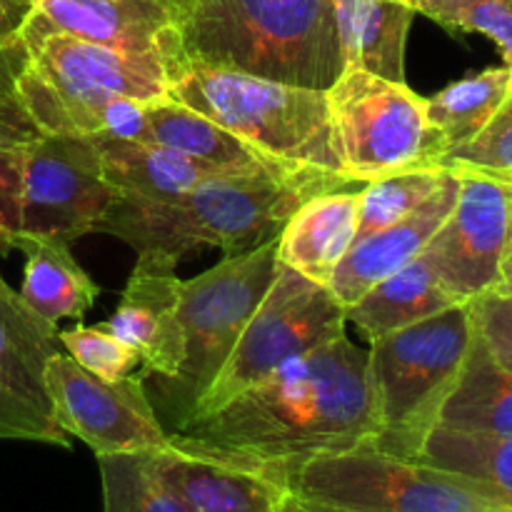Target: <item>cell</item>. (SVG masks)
Instances as JSON below:
<instances>
[{
    "instance_id": "cell-23",
    "label": "cell",
    "mask_w": 512,
    "mask_h": 512,
    "mask_svg": "<svg viewBox=\"0 0 512 512\" xmlns=\"http://www.w3.org/2000/svg\"><path fill=\"white\" fill-rule=\"evenodd\" d=\"M415 15L408 0H335L345 68L405 83V48Z\"/></svg>"
},
{
    "instance_id": "cell-44",
    "label": "cell",
    "mask_w": 512,
    "mask_h": 512,
    "mask_svg": "<svg viewBox=\"0 0 512 512\" xmlns=\"http://www.w3.org/2000/svg\"><path fill=\"white\" fill-rule=\"evenodd\" d=\"M13 108H15V105H13Z\"/></svg>"
},
{
    "instance_id": "cell-7",
    "label": "cell",
    "mask_w": 512,
    "mask_h": 512,
    "mask_svg": "<svg viewBox=\"0 0 512 512\" xmlns=\"http://www.w3.org/2000/svg\"><path fill=\"white\" fill-rule=\"evenodd\" d=\"M278 268V235L215 268L180 280V328L185 355L178 375L160 383V413L168 433L188 423L213 380L228 363L250 315L268 293Z\"/></svg>"
},
{
    "instance_id": "cell-24",
    "label": "cell",
    "mask_w": 512,
    "mask_h": 512,
    "mask_svg": "<svg viewBox=\"0 0 512 512\" xmlns=\"http://www.w3.org/2000/svg\"><path fill=\"white\" fill-rule=\"evenodd\" d=\"M455 305H463V300L445 288L433 265L425 260V255H420L398 273L375 283L363 298L345 308V318L365 335L368 343H373L383 335L433 318Z\"/></svg>"
},
{
    "instance_id": "cell-32",
    "label": "cell",
    "mask_w": 512,
    "mask_h": 512,
    "mask_svg": "<svg viewBox=\"0 0 512 512\" xmlns=\"http://www.w3.org/2000/svg\"><path fill=\"white\" fill-rule=\"evenodd\" d=\"M60 343L75 363L108 380L128 378L140 365V355L115 338L105 325H75L60 330Z\"/></svg>"
},
{
    "instance_id": "cell-28",
    "label": "cell",
    "mask_w": 512,
    "mask_h": 512,
    "mask_svg": "<svg viewBox=\"0 0 512 512\" xmlns=\"http://www.w3.org/2000/svg\"><path fill=\"white\" fill-rule=\"evenodd\" d=\"M150 453L100 455L103 512H190L160 483Z\"/></svg>"
},
{
    "instance_id": "cell-22",
    "label": "cell",
    "mask_w": 512,
    "mask_h": 512,
    "mask_svg": "<svg viewBox=\"0 0 512 512\" xmlns=\"http://www.w3.org/2000/svg\"><path fill=\"white\" fill-rule=\"evenodd\" d=\"M15 250L25 255L20 298L30 310L58 325L83 320L98 300L100 288L70 253V243L55 235L18 233Z\"/></svg>"
},
{
    "instance_id": "cell-39",
    "label": "cell",
    "mask_w": 512,
    "mask_h": 512,
    "mask_svg": "<svg viewBox=\"0 0 512 512\" xmlns=\"http://www.w3.org/2000/svg\"><path fill=\"white\" fill-rule=\"evenodd\" d=\"M512 288V215H510V228H508V243H505L503 253V280L495 290H510Z\"/></svg>"
},
{
    "instance_id": "cell-13",
    "label": "cell",
    "mask_w": 512,
    "mask_h": 512,
    "mask_svg": "<svg viewBox=\"0 0 512 512\" xmlns=\"http://www.w3.org/2000/svg\"><path fill=\"white\" fill-rule=\"evenodd\" d=\"M60 350L58 325L30 310L0 278V440L70 448L73 438L55 423L45 378Z\"/></svg>"
},
{
    "instance_id": "cell-2",
    "label": "cell",
    "mask_w": 512,
    "mask_h": 512,
    "mask_svg": "<svg viewBox=\"0 0 512 512\" xmlns=\"http://www.w3.org/2000/svg\"><path fill=\"white\" fill-rule=\"evenodd\" d=\"M318 193L323 190L270 175L223 173L173 203L118 195L98 233L128 243L138 263L175 270L185 255L205 245L220 248L225 258L258 248L280 235L300 203Z\"/></svg>"
},
{
    "instance_id": "cell-37",
    "label": "cell",
    "mask_w": 512,
    "mask_h": 512,
    "mask_svg": "<svg viewBox=\"0 0 512 512\" xmlns=\"http://www.w3.org/2000/svg\"><path fill=\"white\" fill-rule=\"evenodd\" d=\"M30 13V5L23 0H0V38H13L18 35L25 15Z\"/></svg>"
},
{
    "instance_id": "cell-9",
    "label": "cell",
    "mask_w": 512,
    "mask_h": 512,
    "mask_svg": "<svg viewBox=\"0 0 512 512\" xmlns=\"http://www.w3.org/2000/svg\"><path fill=\"white\" fill-rule=\"evenodd\" d=\"M340 158L353 183L385 175L440 168L445 145L425 110V98L408 83L345 68L328 88Z\"/></svg>"
},
{
    "instance_id": "cell-1",
    "label": "cell",
    "mask_w": 512,
    "mask_h": 512,
    "mask_svg": "<svg viewBox=\"0 0 512 512\" xmlns=\"http://www.w3.org/2000/svg\"><path fill=\"white\" fill-rule=\"evenodd\" d=\"M378 438L368 350L345 333L170 433L178 448L280 480L305 460L375 445Z\"/></svg>"
},
{
    "instance_id": "cell-3",
    "label": "cell",
    "mask_w": 512,
    "mask_h": 512,
    "mask_svg": "<svg viewBox=\"0 0 512 512\" xmlns=\"http://www.w3.org/2000/svg\"><path fill=\"white\" fill-rule=\"evenodd\" d=\"M188 60L328 90L343 75L335 0H178Z\"/></svg>"
},
{
    "instance_id": "cell-41",
    "label": "cell",
    "mask_w": 512,
    "mask_h": 512,
    "mask_svg": "<svg viewBox=\"0 0 512 512\" xmlns=\"http://www.w3.org/2000/svg\"><path fill=\"white\" fill-rule=\"evenodd\" d=\"M498 293H512V288L510 290H498Z\"/></svg>"
},
{
    "instance_id": "cell-33",
    "label": "cell",
    "mask_w": 512,
    "mask_h": 512,
    "mask_svg": "<svg viewBox=\"0 0 512 512\" xmlns=\"http://www.w3.org/2000/svg\"><path fill=\"white\" fill-rule=\"evenodd\" d=\"M25 143V140H23ZM23 143L0 138V255L15 250L23 203Z\"/></svg>"
},
{
    "instance_id": "cell-10",
    "label": "cell",
    "mask_w": 512,
    "mask_h": 512,
    "mask_svg": "<svg viewBox=\"0 0 512 512\" xmlns=\"http://www.w3.org/2000/svg\"><path fill=\"white\" fill-rule=\"evenodd\" d=\"M345 323V308L325 285L313 283L278 260L268 293L190 418L213 413L285 365L340 338Z\"/></svg>"
},
{
    "instance_id": "cell-21",
    "label": "cell",
    "mask_w": 512,
    "mask_h": 512,
    "mask_svg": "<svg viewBox=\"0 0 512 512\" xmlns=\"http://www.w3.org/2000/svg\"><path fill=\"white\" fill-rule=\"evenodd\" d=\"M103 178L120 198L173 203L223 170L158 143L95 138ZM233 175V173H230Z\"/></svg>"
},
{
    "instance_id": "cell-16",
    "label": "cell",
    "mask_w": 512,
    "mask_h": 512,
    "mask_svg": "<svg viewBox=\"0 0 512 512\" xmlns=\"http://www.w3.org/2000/svg\"><path fill=\"white\" fill-rule=\"evenodd\" d=\"M178 308L180 278L175 270L135 263L118 308L103 323L140 355L145 378L155 375L158 383L173 380L183 365L185 338Z\"/></svg>"
},
{
    "instance_id": "cell-15",
    "label": "cell",
    "mask_w": 512,
    "mask_h": 512,
    "mask_svg": "<svg viewBox=\"0 0 512 512\" xmlns=\"http://www.w3.org/2000/svg\"><path fill=\"white\" fill-rule=\"evenodd\" d=\"M55 30L148 60L173 78L185 65L178 0H33Z\"/></svg>"
},
{
    "instance_id": "cell-35",
    "label": "cell",
    "mask_w": 512,
    "mask_h": 512,
    "mask_svg": "<svg viewBox=\"0 0 512 512\" xmlns=\"http://www.w3.org/2000/svg\"><path fill=\"white\" fill-rule=\"evenodd\" d=\"M148 105L135 98L108 100L103 108V130L98 138H120V140H148Z\"/></svg>"
},
{
    "instance_id": "cell-26",
    "label": "cell",
    "mask_w": 512,
    "mask_h": 512,
    "mask_svg": "<svg viewBox=\"0 0 512 512\" xmlns=\"http://www.w3.org/2000/svg\"><path fill=\"white\" fill-rule=\"evenodd\" d=\"M415 460L475 480L512 503V435L465 433L435 425Z\"/></svg>"
},
{
    "instance_id": "cell-34",
    "label": "cell",
    "mask_w": 512,
    "mask_h": 512,
    "mask_svg": "<svg viewBox=\"0 0 512 512\" xmlns=\"http://www.w3.org/2000/svg\"><path fill=\"white\" fill-rule=\"evenodd\" d=\"M473 325L493 358L512 370V293H490L470 300Z\"/></svg>"
},
{
    "instance_id": "cell-29",
    "label": "cell",
    "mask_w": 512,
    "mask_h": 512,
    "mask_svg": "<svg viewBox=\"0 0 512 512\" xmlns=\"http://www.w3.org/2000/svg\"><path fill=\"white\" fill-rule=\"evenodd\" d=\"M445 173L448 168H420L365 183L358 198V238L408 218L440 188Z\"/></svg>"
},
{
    "instance_id": "cell-17",
    "label": "cell",
    "mask_w": 512,
    "mask_h": 512,
    "mask_svg": "<svg viewBox=\"0 0 512 512\" xmlns=\"http://www.w3.org/2000/svg\"><path fill=\"white\" fill-rule=\"evenodd\" d=\"M160 483L190 512H278L290 495L285 480L263 470L190 453L170 443L150 453Z\"/></svg>"
},
{
    "instance_id": "cell-5",
    "label": "cell",
    "mask_w": 512,
    "mask_h": 512,
    "mask_svg": "<svg viewBox=\"0 0 512 512\" xmlns=\"http://www.w3.org/2000/svg\"><path fill=\"white\" fill-rule=\"evenodd\" d=\"M18 38L28 63L15 98L40 133L98 138L108 100L118 95L140 103L170 100L168 70L55 30L35 10L25 15Z\"/></svg>"
},
{
    "instance_id": "cell-6",
    "label": "cell",
    "mask_w": 512,
    "mask_h": 512,
    "mask_svg": "<svg viewBox=\"0 0 512 512\" xmlns=\"http://www.w3.org/2000/svg\"><path fill=\"white\" fill-rule=\"evenodd\" d=\"M473 335L470 303H463L370 343L368 375L380 415L373 448L418 455L458 383Z\"/></svg>"
},
{
    "instance_id": "cell-40",
    "label": "cell",
    "mask_w": 512,
    "mask_h": 512,
    "mask_svg": "<svg viewBox=\"0 0 512 512\" xmlns=\"http://www.w3.org/2000/svg\"><path fill=\"white\" fill-rule=\"evenodd\" d=\"M23 3H28V5H30V8H33V0H23Z\"/></svg>"
},
{
    "instance_id": "cell-27",
    "label": "cell",
    "mask_w": 512,
    "mask_h": 512,
    "mask_svg": "<svg viewBox=\"0 0 512 512\" xmlns=\"http://www.w3.org/2000/svg\"><path fill=\"white\" fill-rule=\"evenodd\" d=\"M510 85L512 68L500 65L450 83L440 93L425 98L430 123L443 135L448 150L475 138L495 118V113L508 100Z\"/></svg>"
},
{
    "instance_id": "cell-19",
    "label": "cell",
    "mask_w": 512,
    "mask_h": 512,
    "mask_svg": "<svg viewBox=\"0 0 512 512\" xmlns=\"http://www.w3.org/2000/svg\"><path fill=\"white\" fill-rule=\"evenodd\" d=\"M145 143H158L165 148H173L178 153L198 158L223 173L233 175H270V178L288 180V183L310 185L318 190H338L335 185L323 180L300 178L288 173L285 168L275 165L265 155H260L253 145L245 143L228 128L210 120L208 115L178 103V100H163V103L148 105V140Z\"/></svg>"
},
{
    "instance_id": "cell-12",
    "label": "cell",
    "mask_w": 512,
    "mask_h": 512,
    "mask_svg": "<svg viewBox=\"0 0 512 512\" xmlns=\"http://www.w3.org/2000/svg\"><path fill=\"white\" fill-rule=\"evenodd\" d=\"M45 378L55 423L88 445L95 458L150 453L173 443L145 393V375L100 378L60 350L50 358Z\"/></svg>"
},
{
    "instance_id": "cell-42",
    "label": "cell",
    "mask_w": 512,
    "mask_h": 512,
    "mask_svg": "<svg viewBox=\"0 0 512 512\" xmlns=\"http://www.w3.org/2000/svg\"><path fill=\"white\" fill-rule=\"evenodd\" d=\"M500 512H512V508H505V510H500Z\"/></svg>"
},
{
    "instance_id": "cell-11",
    "label": "cell",
    "mask_w": 512,
    "mask_h": 512,
    "mask_svg": "<svg viewBox=\"0 0 512 512\" xmlns=\"http://www.w3.org/2000/svg\"><path fill=\"white\" fill-rule=\"evenodd\" d=\"M118 193L105 183L95 138L35 133L23 143L20 233L55 235L73 245L98 233Z\"/></svg>"
},
{
    "instance_id": "cell-18",
    "label": "cell",
    "mask_w": 512,
    "mask_h": 512,
    "mask_svg": "<svg viewBox=\"0 0 512 512\" xmlns=\"http://www.w3.org/2000/svg\"><path fill=\"white\" fill-rule=\"evenodd\" d=\"M460 178L455 170H448L440 188L420 205L418 210L398 223L383 230L363 235L353 243L343 263L335 268L328 290L343 308H350L355 300L363 298L375 283L385 280L388 275L398 273L415 258H420L425 245L430 243L440 225L453 210L458 198Z\"/></svg>"
},
{
    "instance_id": "cell-14",
    "label": "cell",
    "mask_w": 512,
    "mask_h": 512,
    "mask_svg": "<svg viewBox=\"0 0 512 512\" xmlns=\"http://www.w3.org/2000/svg\"><path fill=\"white\" fill-rule=\"evenodd\" d=\"M453 210L423 255L445 288L463 303L490 293L503 280V253L512 215V183L458 173Z\"/></svg>"
},
{
    "instance_id": "cell-43",
    "label": "cell",
    "mask_w": 512,
    "mask_h": 512,
    "mask_svg": "<svg viewBox=\"0 0 512 512\" xmlns=\"http://www.w3.org/2000/svg\"><path fill=\"white\" fill-rule=\"evenodd\" d=\"M510 68H512V65H510ZM510 95H512V85H510Z\"/></svg>"
},
{
    "instance_id": "cell-30",
    "label": "cell",
    "mask_w": 512,
    "mask_h": 512,
    "mask_svg": "<svg viewBox=\"0 0 512 512\" xmlns=\"http://www.w3.org/2000/svg\"><path fill=\"white\" fill-rule=\"evenodd\" d=\"M418 15L448 30L488 35L512 65V0H408Z\"/></svg>"
},
{
    "instance_id": "cell-25",
    "label": "cell",
    "mask_w": 512,
    "mask_h": 512,
    "mask_svg": "<svg viewBox=\"0 0 512 512\" xmlns=\"http://www.w3.org/2000/svg\"><path fill=\"white\" fill-rule=\"evenodd\" d=\"M438 425L465 433L512 435V370L493 358L478 330Z\"/></svg>"
},
{
    "instance_id": "cell-38",
    "label": "cell",
    "mask_w": 512,
    "mask_h": 512,
    "mask_svg": "<svg viewBox=\"0 0 512 512\" xmlns=\"http://www.w3.org/2000/svg\"><path fill=\"white\" fill-rule=\"evenodd\" d=\"M278 512H353V510H343V508H333V505H323V503H313V500L298 498V495L290 493L285 498L283 508Z\"/></svg>"
},
{
    "instance_id": "cell-20",
    "label": "cell",
    "mask_w": 512,
    "mask_h": 512,
    "mask_svg": "<svg viewBox=\"0 0 512 512\" xmlns=\"http://www.w3.org/2000/svg\"><path fill=\"white\" fill-rule=\"evenodd\" d=\"M360 190L338 188L310 195L278 235V260L295 273L328 288L358 238Z\"/></svg>"
},
{
    "instance_id": "cell-4",
    "label": "cell",
    "mask_w": 512,
    "mask_h": 512,
    "mask_svg": "<svg viewBox=\"0 0 512 512\" xmlns=\"http://www.w3.org/2000/svg\"><path fill=\"white\" fill-rule=\"evenodd\" d=\"M170 98L208 115L288 173L335 188L358 185L340 158L328 90L185 60L170 78Z\"/></svg>"
},
{
    "instance_id": "cell-31",
    "label": "cell",
    "mask_w": 512,
    "mask_h": 512,
    "mask_svg": "<svg viewBox=\"0 0 512 512\" xmlns=\"http://www.w3.org/2000/svg\"><path fill=\"white\" fill-rule=\"evenodd\" d=\"M440 168L512 183V95L475 138L445 150Z\"/></svg>"
},
{
    "instance_id": "cell-36",
    "label": "cell",
    "mask_w": 512,
    "mask_h": 512,
    "mask_svg": "<svg viewBox=\"0 0 512 512\" xmlns=\"http://www.w3.org/2000/svg\"><path fill=\"white\" fill-rule=\"evenodd\" d=\"M28 63V53L18 35L13 38H0V108H13L18 105L15 88L18 78Z\"/></svg>"
},
{
    "instance_id": "cell-8",
    "label": "cell",
    "mask_w": 512,
    "mask_h": 512,
    "mask_svg": "<svg viewBox=\"0 0 512 512\" xmlns=\"http://www.w3.org/2000/svg\"><path fill=\"white\" fill-rule=\"evenodd\" d=\"M298 498L353 512H500L495 490L388 450L353 448L310 458L285 473Z\"/></svg>"
}]
</instances>
